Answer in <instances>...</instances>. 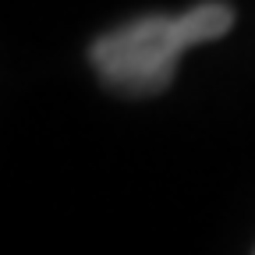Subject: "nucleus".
Masks as SVG:
<instances>
[{
    "label": "nucleus",
    "mask_w": 255,
    "mask_h": 255,
    "mask_svg": "<svg viewBox=\"0 0 255 255\" xmlns=\"http://www.w3.org/2000/svg\"><path fill=\"white\" fill-rule=\"evenodd\" d=\"M231 28L234 7L223 0H202L181 14H142L103 32L89 46V60L110 89L128 96H156L174 82L184 50L213 43Z\"/></svg>",
    "instance_id": "nucleus-1"
}]
</instances>
